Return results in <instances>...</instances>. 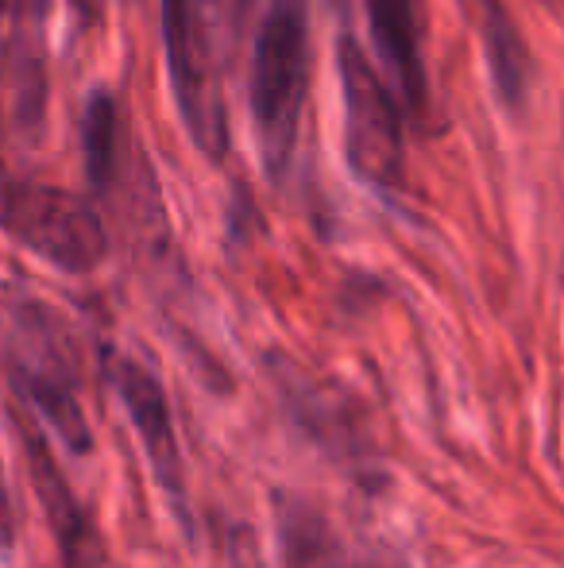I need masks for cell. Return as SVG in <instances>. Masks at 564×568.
I'll return each mask as SVG.
<instances>
[{
  "mask_svg": "<svg viewBox=\"0 0 564 568\" xmlns=\"http://www.w3.org/2000/svg\"><path fill=\"white\" fill-rule=\"evenodd\" d=\"M12 383H16V390L43 414L47 426L59 434V442L66 445L70 453L93 449V434H90V422H85L82 403H78L70 364H62V359H23L12 372Z\"/></svg>",
  "mask_w": 564,
  "mask_h": 568,
  "instance_id": "9",
  "label": "cell"
},
{
  "mask_svg": "<svg viewBox=\"0 0 564 568\" xmlns=\"http://www.w3.org/2000/svg\"><path fill=\"white\" fill-rule=\"evenodd\" d=\"M475 4H480V31H483V47H488L491 78H495L499 98H503V105L522 109V101H526V93H530L526 43H522L519 28H514L503 0H475Z\"/></svg>",
  "mask_w": 564,
  "mask_h": 568,
  "instance_id": "10",
  "label": "cell"
},
{
  "mask_svg": "<svg viewBox=\"0 0 564 568\" xmlns=\"http://www.w3.org/2000/svg\"><path fill=\"white\" fill-rule=\"evenodd\" d=\"M12 499H8V484H4V464H0V549L12 546Z\"/></svg>",
  "mask_w": 564,
  "mask_h": 568,
  "instance_id": "12",
  "label": "cell"
},
{
  "mask_svg": "<svg viewBox=\"0 0 564 568\" xmlns=\"http://www.w3.org/2000/svg\"><path fill=\"white\" fill-rule=\"evenodd\" d=\"M116 151H121V109L109 90H93L82 113V155L90 186L98 194H109V186H113Z\"/></svg>",
  "mask_w": 564,
  "mask_h": 568,
  "instance_id": "11",
  "label": "cell"
},
{
  "mask_svg": "<svg viewBox=\"0 0 564 568\" xmlns=\"http://www.w3.org/2000/svg\"><path fill=\"white\" fill-rule=\"evenodd\" d=\"M163 43L178 113L186 116L189 135L217 163L228 148L225 105L213 82L209 39H205L202 0H163Z\"/></svg>",
  "mask_w": 564,
  "mask_h": 568,
  "instance_id": "4",
  "label": "cell"
},
{
  "mask_svg": "<svg viewBox=\"0 0 564 568\" xmlns=\"http://www.w3.org/2000/svg\"><path fill=\"white\" fill-rule=\"evenodd\" d=\"M109 379H113L116 398L124 403L132 426H136L143 453H147L158 484H163V491H171V499L178 503V510H182V491H186L182 479L186 476H182V453H178V437H174V422H171L163 383L129 356L109 359Z\"/></svg>",
  "mask_w": 564,
  "mask_h": 568,
  "instance_id": "5",
  "label": "cell"
},
{
  "mask_svg": "<svg viewBox=\"0 0 564 568\" xmlns=\"http://www.w3.org/2000/svg\"><path fill=\"white\" fill-rule=\"evenodd\" d=\"M16 434H20L31 484H35V495L47 510V523H51L54 538L62 546V561H66V568H98L101 565L98 534H93V523L85 518L82 503L70 491L59 460L51 456V445L43 442V434L28 418H16Z\"/></svg>",
  "mask_w": 564,
  "mask_h": 568,
  "instance_id": "6",
  "label": "cell"
},
{
  "mask_svg": "<svg viewBox=\"0 0 564 568\" xmlns=\"http://www.w3.org/2000/svg\"><path fill=\"white\" fill-rule=\"evenodd\" d=\"M4 4H8V0H0V8H4Z\"/></svg>",
  "mask_w": 564,
  "mask_h": 568,
  "instance_id": "14",
  "label": "cell"
},
{
  "mask_svg": "<svg viewBox=\"0 0 564 568\" xmlns=\"http://www.w3.org/2000/svg\"><path fill=\"white\" fill-rule=\"evenodd\" d=\"M376 54L410 109H425L429 85L418 39V0H363Z\"/></svg>",
  "mask_w": 564,
  "mask_h": 568,
  "instance_id": "7",
  "label": "cell"
},
{
  "mask_svg": "<svg viewBox=\"0 0 564 568\" xmlns=\"http://www.w3.org/2000/svg\"><path fill=\"white\" fill-rule=\"evenodd\" d=\"M236 568H248V565H244V561H236Z\"/></svg>",
  "mask_w": 564,
  "mask_h": 568,
  "instance_id": "13",
  "label": "cell"
},
{
  "mask_svg": "<svg viewBox=\"0 0 564 568\" xmlns=\"http://www.w3.org/2000/svg\"><path fill=\"white\" fill-rule=\"evenodd\" d=\"M337 70L345 90V151L356 179L379 194H399L407 186V140H402V109L391 85L371 67L368 51L340 31Z\"/></svg>",
  "mask_w": 564,
  "mask_h": 568,
  "instance_id": "2",
  "label": "cell"
},
{
  "mask_svg": "<svg viewBox=\"0 0 564 568\" xmlns=\"http://www.w3.org/2000/svg\"><path fill=\"white\" fill-rule=\"evenodd\" d=\"M275 523L286 568H383L376 554L352 546L321 510L301 499H283Z\"/></svg>",
  "mask_w": 564,
  "mask_h": 568,
  "instance_id": "8",
  "label": "cell"
},
{
  "mask_svg": "<svg viewBox=\"0 0 564 568\" xmlns=\"http://www.w3.org/2000/svg\"><path fill=\"white\" fill-rule=\"evenodd\" d=\"M309 85V28L301 0H271L252 51V116L271 179H283L298 148Z\"/></svg>",
  "mask_w": 564,
  "mask_h": 568,
  "instance_id": "1",
  "label": "cell"
},
{
  "mask_svg": "<svg viewBox=\"0 0 564 568\" xmlns=\"http://www.w3.org/2000/svg\"><path fill=\"white\" fill-rule=\"evenodd\" d=\"M0 229L66 275H90L105 263L109 232L85 197L39 182L0 186Z\"/></svg>",
  "mask_w": 564,
  "mask_h": 568,
  "instance_id": "3",
  "label": "cell"
}]
</instances>
